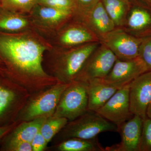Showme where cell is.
<instances>
[{"label":"cell","instance_id":"obj_1","mask_svg":"<svg viewBox=\"0 0 151 151\" xmlns=\"http://www.w3.org/2000/svg\"><path fill=\"white\" fill-rule=\"evenodd\" d=\"M52 48L45 38L34 30L8 34L0 32V61L9 76L24 75L49 77L42 67L43 55Z\"/></svg>","mask_w":151,"mask_h":151},{"label":"cell","instance_id":"obj_2","mask_svg":"<svg viewBox=\"0 0 151 151\" xmlns=\"http://www.w3.org/2000/svg\"><path fill=\"white\" fill-rule=\"evenodd\" d=\"M100 42H90L68 49L54 48L49 50L54 55L53 69L58 78L63 83L75 81L85 63Z\"/></svg>","mask_w":151,"mask_h":151},{"label":"cell","instance_id":"obj_3","mask_svg":"<svg viewBox=\"0 0 151 151\" xmlns=\"http://www.w3.org/2000/svg\"><path fill=\"white\" fill-rule=\"evenodd\" d=\"M108 132H118V127L97 112L88 111L66 125L63 136L65 139H90L97 137L100 133Z\"/></svg>","mask_w":151,"mask_h":151},{"label":"cell","instance_id":"obj_4","mask_svg":"<svg viewBox=\"0 0 151 151\" xmlns=\"http://www.w3.org/2000/svg\"><path fill=\"white\" fill-rule=\"evenodd\" d=\"M88 107L86 82L73 81L61 95L54 116L63 117L71 122L86 113Z\"/></svg>","mask_w":151,"mask_h":151},{"label":"cell","instance_id":"obj_5","mask_svg":"<svg viewBox=\"0 0 151 151\" xmlns=\"http://www.w3.org/2000/svg\"><path fill=\"white\" fill-rule=\"evenodd\" d=\"M28 15L34 30L47 40L71 19L74 13L38 4Z\"/></svg>","mask_w":151,"mask_h":151},{"label":"cell","instance_id":"obj_6","mask_svg":"<svg viewBox=\"0 0 151 151\" xmlns=\"http://www.w3.org/2000/svg\"><path fill=\"white\" fill-rule=\"evenodd\" d=\"M54 48L64 49L90 42H100V39L83 23L73 17L49 38Z\"/></svg>","mask_w":151,"mask_h":151},{"label":"cell","instance_id":"obj_7","mask_svg":"<svg viewBox=\"0 0 151 151\" xmlns=\"http://www.w3.org/2000/svg\"><path fill=\"white\" fill-rule=\"evenodd\" d=\"M117 59L111 50L100 43L89 57L75 81L87 82L92 79L105 78Z\"/></svg>","mask_w":151,"mask_h":151},{"label":"cell","instance_id":"obj_8","mask_svg":"<svg viewBox=\"0 0 151 151\" xmlns=\"http://www.w3.org/2000/svg\"><path fill=\"white\" fill-rule=\"evenodd\" d=\"M142 40L122 28L116 27L101 37L100 42L111 50L118 59L127 60L139 56Z\"/></svg>","mask_w":151,"mask_h":151},{"label":"cell","instance_id":"obj_9","mask_svg":"<svg viewBox=\"0 0 151 151\" xmlns=\"http://www.w3.org/2000/svg\"><path fill=\"white\" fill-rule=\"evenodd\" d=\"M130 83L121 87L105 105L96 111L118 128L134 116L130 111Z\"/></svg>","mask_w":151,"mask_h":151},{"label":"cell","instance_id":"obj_10","mask_svg":"<svg viewBox=\"0 0 151 151\" xmlns=\"http://www.w3.org/2000/svg\"><path fill=\"white\" fill-rule=\"evenodd\" d=\"M130 111L143 119L147 117V108L151 103V71L141 74L130 84Z\"/></svg>","mask_w":151,"mask_h":151},{"label":"cell","instance_id":"obj_11","mask_svg":"<svg viewBox=\"0 0 151 151\" xmlns=\"http://www.w3.org/2000/svg\"><path fill=\"white\" fill-rule=\"evenodd\" d=\"M131 2L125 24L122 28L140 38L151 35V8L137 0H131Z\"/></svg>","mask_w":151,"mask_h":151},{"label":"cell","instance_id":"obj_12","mask_svg":"<svg viewBox=\"0 0 151 151\" xmlns=\"http://www.w3.org/2000/svg\"><path fill=\"white\" fill-rule=\"evenodd\" d=\"M68 84L63 83L58 84L33 100L25 110L24 119L30 121L53 113Z\"/></svg>","mask_w":151,"mask_h":151},{"label":"cell","instance_id":"obj_13","mask_svg":"<svg viewBox=\"0 0 151 151\" xmlns=\"http://www.w3.org/2000/svg\"><path fill=\"white\" fill-rule=\"evenodd\" d=\"M148 71L139 56L127 60L117 59L110 73L103 79L107 83L122 86Z\"/></svg>","mask_w":151,"mask_h":151},{"label":"cell","instance_id":"obj_14","mask_svg":"<svg viewBox=\"0 0 151 151\" xmlns=\"http://www.w3.org/2000/svg\"><path fill=\"white\" fill-rule=\"evenodd\" d=\"M143 119L134 115L118 127L121 142L107 147L105 151H139L142 132Z\"/></svg>","mask_w":151,"mask_h":151},{"label":"cell","instance_id":"obj_15","mask_svg":"<svg viewBox=\"0 0 151 151\" xmlns=\"http://www.w3.org/2000/svg\"><path fill=\"white\" fill-rule=\"evenodd\" d=\"M83 23L100 39L116 28L101 1L88 12L73 16Z\"/></svg>","mask_w":151,"mask_h":151},{"label":"cell","instance_id":"obj_16","mask_svg":"<svg viewBox=\"0 0 151 151\" xmlns=\"http://www.w3.org/2000/svg\"><path fill=\"white\" fill-rule=\"evenodd\" d=\"M86 82L88 111L95 112L105 105L123 86L107 83L103 78L92 79Z\"/></svg>","mask_w":151,"mask_h":151},{"label":"cell","instance_id":"obj_17","mask_svg":"<svg viewBox=\"0 0 151 151\" xmlns=\"http://www.w3.org/2000/svg\"><path fill=\"white\" fill-rule=\"evenodd\" d=\"M0 68V127L8 126L16 102L17 94L9 78Z\"/></svg>","mask_w":151,"mask_h":151},{"label":"cell","instance_id":"obj_18","mask_svg":"<svg viewBox=\"0 0 151 151\" xmlns=\"http://www.w3.org/2000/svg\"><path fill=\"white\" fill-rule=\"evenodd\" d=\"M34 30L28 15L0 7V32L19 33Z\"/></svg>","mask_w":151,"mask_h":151},{"label":"cell","instance_id":"obj_19","mask_svg":"<svg viewBox=\"0 0 151 151\" xmlns=\"http://www.w3.org/2000/svg\"><path fill=\"white\" fill-rule=\"evenodd\" d=\"M101 1L116 27H123L131 6V0Z\"/></svg>","mask_w":151,"mask_h":151},{"label":"cell","instance_id":"obj_20","mask_svg":"<svg viewBox=\"0 0 151 151\" xmlns=\"http://www.w3.org/2000/svg\"><path fill=\"white\" fill-rule=\"evenodd\" d=\"M47 119V116H42L21 124L15 129H13L7 135L6 138L22 140L31 143Z\"/></svg>","mask_w":151,"mask_h":151},{"label":"cell","instance_id":"obj_21","mask_svg":"<svg viewBox=\"0 0 151 151\" xmlns=\"http://www.w3.org/2000/svg\"><path fill=\"white\" fill-rule=\"evenodd\" d=\"M60 151H105L98 142L97 137L90 139L70 138L58 146Z\"/></svg>","mask_w":151,"mask_h":151},{"label":"cell","instance_id":"obj_22","mask_svg":"<svg viewBox=\"0 0 151 151\" xmlns=\"http://www.w3.org/2000/svg\"><path fill=\"white\" fill-rule=\"evenodd\" d=\"M68 121L65 118L54 116L52 119H47L41 127L40 132L48 143L58 132L65 127Z\"/></svg>","mask_w":151,"mask_h":151},{"label":"cell","instance_id":"obj_23","mask_svg":"<svg viewBox=\"0 0 151 151\" xmlns=\"http://www.w3.org/2000/svg\"><path fill=\"white\" fill-rule=\"evenodd\" d=\"M40 0H1V7L19 13L27 14Z\"/></svg>","mask_w":151,"mask_h":151},{"label":"cell","instance_id":"obj_24","mask_svg":"<svg viewBox=\"0 0 151 151\" xmlns=\"http://www.w3.org/2000/svg\"><path fill=\"white\" fill-rule=\"evenodd\" d=\"M39 4L75 13L77 8L73 0H40Z\"/></svg>","mask_w":151,"mask_h":151},{"label":"cell","instance_id":"obj_25","mask_svg":"<svg viewBox=\"0 0 151 151\" xmlns=\"http://www.w3.org/2000/svg\"><path fill=\"white\" fill-rule=\"evenodd\" d=\"M139 151H151V119L147 117L143 120Z\"/></svg>","mask_w":151,"mask_h":151},{"label":"cell","instance_id":"obj_26","mask_svg":"<svg viewBox=\"0 0 151 151\" xmlns=\"http://www.w3.org/2000/svg\"><path fill=\"white\" fill-rule=\"evenodd\" d=\"M139 56L149 71H151V35L142 38Z\"/></svg>","mask_w":151,"mask_h":151},{"label":"cell","instance_id":"obj_27","mask_svg":"<svg viewBox=\"0 0 151 151\" xmlns=\"http://www.w3.org/2000/svg\"><path fill=\"white\" fill-rule=\"evenodd\" d=\"M5 150L10 151H32L30 143L17 139H6L4 146Z\"/></svg>","mask_w":151,"mask_h":151},{"label":"cell","instance_id":"obj_28","mask_svg":"<svg viewBox=\"0 0 151 151\" xmlns=\"http://www.w3.org/2000/svg\"><path fill=\"white\" fill-rule=\"evenodd\" d=\"M77 8L75 15L88 12L101 0H73Z\"/></svg>","mask_w":151,"mask_h":151},{"label":"cell","instance_id":"obj_29","mask_svg":"<svg viewBox=\"0 0 151 151\" xmlns=\"http://www.w3.org/2000/svg\"><path fill=\"white\" fill-rule=\"evenodd\" d=\"M47 144L46 140L40 131L35 136L31 142L32 151H33L43 150L46 147Z\"/></svg>","mask_w":151,"mask_h":151},{"label":"cell","instance_id":"obj_30","mask_svg":"<svg viewBox=\"0 0 151 151\" xmlns=\"http://www.w3.org/2000/svg\"><path fill=\"white\" fill-rule=\"evenodd\" d=\"M14 124L0 127V140L9 133L14 128Z\"/></svg>","mask_w":151,"mask_h":151},{"label":"cell","instance_id":"obj_31","mask_svg":"<svg viewBox=\"0 0 151 151\" xmlns=\"http://www.w3.org/2000/svg\"><path fill=\"white\" fill-rule=\"evenodd\" d=\"M138 1L151 8V0H137Z\"/></svg>","mask_w":151,"mask_h":151},{"label":"cell","instance_id":"obj_32","mask_svg":"<svg viewBox=\"0 0 151 151\" xmlns=\"http://www.w3.org/2000/svg\"><path fill=\"white\" fill-rule=\"evenodd\" d=\"M146 116L149 119H151V103H150L148 107L147 108V112H146Z\"/></svg>","mask_w":151,"mask_h":151},{"label":"cell","instance_id":"obj_33","mask_svg":"<svg viewBox=\"0 0 151 151\" xmlns=\"http://www.w3.org/2000/svg\"><path fill=\"white\" fill-rule=\"evenodd\" d=\"M1 0H0V7H1Z\"/></svg>","mask_w":151,"mask_h":151},{"label":"cell","instance_id":"obj_34","mask_svg":"<svg viewBox=\"0 0 151 151\" xmlns=\"http://www.w3.org/2000/svg\"><path fill=\"white\" fill-rule=\"evenodd\" d=\"M1 65V61H0V65Z\"/></svg>","mask_w":151,"mask_h":151}]
</instances>
